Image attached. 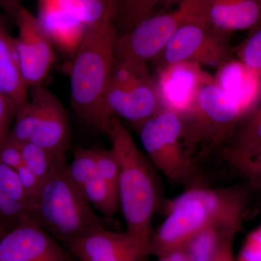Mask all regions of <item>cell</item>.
<instances>
[{"mask_svg":"<svg viewBox=\"0 0 261 261\" xmlns=\"http://www.w3.org/2000/svg\"><path fill=\"white\" fill-rule=\"evenodd\" d=\"M166 217L152 234L149 255L157 257L182 248L212 227L240 230L247 214V199L236 187H189L165 206Z\"/></svg>","mask_w":261,"mask_h":261,"instance_id":"obj_1","label":"cell"},{"mask_svg":"<svg viewBox=\"0 0 261 261\" xmlns=\"http://www.w3.org/2000/svg\"><path fill=\"white\" fill-rule=\"evenodd\" d=\"M104 132L109 137L111 148L119 160L118 201L126 222V231L149 255L153 234L152 219L160 201L155 173L119 118L112 117Z\"/></svg>","mask_w":261,"mask_h":261,"instance_id":"obj_2","label":"cell"},{"mask_svg":"<svg viewBox=\"0 0 261 261\" xmlns=\"http://www.w3.org/2000/svg\"><path fill=\"white\" fill-rule=\"evenodd\" d=\"M118 34L115 21L86 28L70 68L73 111L84 123L102 132L112 118L106 111L105 96L114 63Z\"/></svg>","mask_w":261,"mask_h":261,"instance_id":"obj_3","label":"cell"},{"mask_svg":"<svg viewBox=\"0 0 261 261\" xmlns=\"http://www.w3.org/2000/svg\"><path fill=\"white\" fill-rule=\"evenodd\" d=\"M66 164L56 168L32 201L31 218L65 245L91 231L104 228L82 192L70 181Z\"/></svg>","mask_w":261,"mask_h":261,"instance_id":"obj_4","label":"cell"},{"mask_svg":"<svg viewBox=\"0 0 261 261\" xmlns=\"http://www.w3.org/2000/svg\"><path fill=\"white\" fill-rule=\"evenodd\" d=\"M248 114L214 83L200 89L191 109L181 116L183 140L197 163L227 145Z\"/></svg>","mask_w":261,"mask_h":261,"instance_id":"obj_5","label":"cell"},{"mask_svg":"<svg viewBox=\"0 0 261 261\" xmlns=\"http://www.w3.org/2000/svg\"><path fill=\"white\" fill-rule=\"evenodd\" d=\"M135 129L152 166L166 178L187 188L203 185L197 163L184 143L180 115L162 108Z\"/></svg>","mask_w":261,"mask_h":261,"instance_id":"obj_6","label":"cell"},{"mask_svg":"<svg viewBox=\"0 0 261 261\" xmlns=\"http://www.w3.org/2000/svg\"><path fill=\"white\" fill-rule=\"evenodd\" d=\"M200 19L203 20L200 16V0H180L174 10L156 13L128 32L118 34L114 61L140 69H148L147 64L159 57L183 24Z\"/></svg>","mask_w":261,"mask_h":261,"instance_id":"obj_7","label":"cell"},{"mask_svg":"<svg viewBox=\"0 0 261 261\" xmlns=\"http://www.w3.org/2000/svg\"><path fill=\"white\" fill-rule=\"evenodd\" d=\"M227 35L216 32L204 20L183 24L153 61L157 69L178 62H194L219 68L233 56L226 44Z\"/></svg>","mask_w":261,"mask_h":261,"instance_id":"obj_8","label":"cell"},{"mask_svg":"<svg viewBox=\"0 0 261 261\" xmlns=\"http://www.w3.org/2000/svg\"><path fill=\"white\" fill-rule=\"evenodd\" d=\"M105 106L110 117L123 118L137 128L162 109L155 80L140 72L122 84L110 82Z\"/></svg>","mask_w":261,"mask_h":261,"instance_id":"obj_9","label":"cell"},{"mask_svg":"<svg viewBox=\"0 0 261 261\" xmlns=\"http://www.w3.org/2000/svg\"><path fill=\"white\" fill-rule=\"evenodd\" d=\"M15 20L18 28L15 47L24 82L28 88L42 85L56 61L53 42L37 17L23 7Z\"/></svg>","mask_w":261,"mask_h":261,"instance_id":"obj_10","label":"cell"},{"mask_svg":"<svg viewBox=\"0 0 261 261\" xmlns=\"http://www.w3.org/2000/svg\"><path fill=\"white\" fill-rule=\"evenodd\" d=\"M156 87L162 108L182 116L195 102L200 89L214 76L194 62H178L158 69Z\"/></svg>","mask_w":261,"mask_h":261,"instance_id":"obj_11","label":"cell"},{"mask_svg":"<svg viewBox=\"0 0 261 261\" xmlns=\"http://www.w3.org/2000/svg\"><path fill=\"white\" fill-rule=\"evenodd\" d=\"M0 261H66L63 249L32 221L17 225L0 240Z\"/></svg>","mask_w":261,"mask_h":261,"instance_id":"obj_12","label":"cell"},{"mask_svg":"<svg viewBox=\"0 0 261 261\" xmlns=\"http://www.w3.org/2000/svg\"><path fill=\"white\" fill-rule=\"evenodd\" d=\"M80 261H147L148 253L129 233L98 228L66 245Z\"/></svg>","mask_w":261,"mask_h":261,"instance_id":"obj_13","label":"cell"},{"mask_svg":"<svg viewBox=\"0 0 261 261\" xmlns=\"http://www.w3.org/2000/svg\"><path fill=\"white\" fill-rule=\"evenodd\" d=\"M37 91L42 114L37 129L30 142L42 147L53 159L65 163V156L70 145L69 122L61 102L42 85L33 87Z\"/></svg>","mask_w":261,"mask_h":261,"instance_id":"obj_14","label":"cell"},{"mask_svg":"<svg viewBox=\"0 0 261 261\" xmlns=\"http://www.w3.org/2000/svg\"><path fill=\"white\" fill-rule=\"evenodd\" d=\"M200 13L211 29L228 36L261 24V0H200Z\"/></svg>","mask_w":261,"mask_h":261,"instance_id":"obj_15","label":"cell"},{"mask_svg":"<svg viewBox=\"0 0 261 261\" xmlns=\"http://www.w3.org/2000/svg\"><path fill=\"white\" fill-rule=\"evenodd\" d=\"M214 83L248 115L260 102V77L238 59L232 58L217 68Z\"/></svg>","mask_w":261,"mask_h":261,"instance_id":"obj_16","label":"cell"},{"mask_svg":"<svg viewBox=\"0 0 261 261\" xmlns=\"http://www.w3.org/2000/svg\"><path fill=\"white\" fill-rule=\"evenodd\" d=\"M37 18L53 44L73 56L85 32L83 24L50 0H39Z\"/></svg>","mask_w":261,"mask_h":261,"instance_id":"obj_17","label":"cell"},{"mask_svg":"<svg viewBox=\"0 0 261 261\" xmlns=\"http://www.w3.org/2000/svg\"><path fill=\"white\" fill-rule=\"evenodd\" d=\"M27 92L28 87L20 72L15 38L10 35L0 17V93L16 111L29 100Z\"/></svg>","mask_w":261,"mask_h":261,"instance_id":"obj_18","label":"cell"},{"mask_svg":"<svg viewBox=\"0 0 261 261\" xmlns=\"http://www.w3.org/2000/svg\"><path fill=\"white\" fill-rule=\"evenodd\" d=\"M31 214L32 201L23 191L16 171L0 163V221L14 227L32 221Z\"/></svg>","mask_w":261,"mask_h":261,"instance_id":"obj_19","label":"cell"},{"mask_svg":"<svg viewBox=\"0 0 261 261\" xmlns=\"http://www.w3.org/2000/svg\"><path fill=\"white\" fill-rule=\"evenodd\" d=\"M261 149V100L235 132L229 142L222 147L221 156L244 157Z\"/></svg>","mask_w":261,"mask_h":261,"instance_id":"obj_20","label":"cell"},{"mask_svg":"<svg viewBox=\"0 0 261 261\" xmlns=\"http://www.w3.org/2000/svg\"><path fill=\"white\" fill-rule=\"evenodd\" d=\"M176 0H118L116 28L118 34H124L145 19L172 4Z\"/></svg>","mask_w":261,"mask_h":261,"instance_id":"obj_21","label":"cell"},{"mask_svg":"<svg viewBox=\"0 0 261 261\" xmlns=\"http://www.w3.org/2000/svg\"><path fill=\"white\" fill-rule=\"evenodd\" d=\"M42 114V105L35 89L32 88V98L15 111V122L7 137L19 144L30 142L37 129Z\"/></svg>","mask_w":261,"mask_h":261,"instance_id":"obj_22","label":"cell"},{"mask_svg":"<svg viewBox=\"0 0 261 261\" xmlns=\"http://www.w3.org/2000/svg\"><path fill=\"white\" fill-rule=\"evenodd\" d=\"M80 191L89 205L107 219L113 218L119 208L118 190L98 174L87 181Z\"/></svg>","mask_w":261,"mask_h":261,"instance_id":"obj_23","label":"cell"},{"mask_svg":"<svg viewBox=\"0 0 261 261\" xmlns=\"http://www.w3.org/2000/svg\"><path fill=\"white\" fill-rule=\"evenodd\" d=\"M20 145L24 165L42 182L56 168L65 164V162H59L53 159L45 149L33 142H25Z\"/></svg>","mask_w":261,"mask_h":261,"instance_id":"obj_24","label":"cell"},{"mask_svg":"<svg viewBox=\"0 0 261 261\" xmlns=\"http://www.w3.org/2000/svg\"><path fill=\"white\" fill-rule=\"evenodd\" d=\"M227 230L217 227L207 228L192 239L184 247L188 261H212L221 233ZM239 231V230H238Z\"/></svg>","mask_w":261,"mask_h":261,"instance_id":"obj_25","label":"cell"},{"mask_svg":"<svg viewBox=\"0 0 261 261\" xmlns=\"http://www.w3.org/2000/svg\"><path fill=\"white\" fill-rule=\"evenodd\" d=\"M66 172L70 181L80 190L97 174L94 149H75L72 162L66 166Z\"/></svg>","mask_w":261,"mask_h":261,"instance_id":"obj_26","label":"cell"},{"mask_svg":"<svg viewBox=\"0 0 261 261\" xmlns=\"http://www.w3.org/2000/svg\"><path fill=\"white\" fill-rule=\"evenodd\" d=\"M232 49L238 60L261 78V24L249 31L245 40Z\"/></svg>","mask_w":261,"mask_h":261,"instance_id":"obj_27","label":"cell"},{"mask_svg":"<svg viewBox=\"0 0 261 261\" xmlns=\"http://www.w3.org/2000/svg\"><path fill=\"white\" fill-rule=\"evenodd\" d=\"M223 159L241 173L252 189L261 193V149L250 155Z\"/></svg>","mask_w":261,"mask_h":261,"instance_id":"obj_28","label":"cell"},{"mask_svg":"<svg viewBox=\"0 0 261 261\" xmlns=\"http://www.w3.org/2000/svg\"><path fill=\"white\" fill-rule=\"evenodd\" d=\"M94 153L97 174L118 190L121 167L116 152L112 148L94 149Z\"/></svg>","mask_w":261,"mask_h":261,"instance_id":"obj_29","label":"cell"},{"mask_svg":"<svg viewBox=\"0 0 261 261\" xmlns=\"http://www.w3.org/2000/svg\"><path fill=\"white\" fill-rule=\"evenodd\" d=\"M236 261H261V225L247 234Z\"/></svg>","mask_w":261,"mask_h":261,"instance_id":"obj_30","label":"cell"},{"mask_svg":"<svg viewBox=\"0 0 261 261\" xmlns=\"http://www.w3.org/2000/svg\"><path fill=\"white\" fill-rule=\"evenodd\" d=\"M0 163L17 170L24 164L20 145L6 137L0 144Z\"/></svg>","mask_w":261,"mask_h":261,"instance_id":"obj_31","label":"cell"},{"mask_svg":"<svg viewBox=\"0 0 261 261\" xmlns=\"http://www.w3.org/2000/svg\"><path fill=\"white\" fill-rule=\"evenodd\" d=\"M238 230H227L221 233L212 261H236L233 242Z\"/></svg>","mask_w":261,"mask_h":261,"instance_id":"obj_32","label":"cell"},{"mask_svg":"<svg viewBox=\"0 0 261 261\" xmlns=\"http://www.w3.org/2000/svg\"><path fill=\"white\" fill-rule=\"evenodd\" d=\"M20 180V185L27 197L32 201L37 197L43 182L25 165L15 170Z\"/></svg>","mask_w":261,"mask_h":261,"instance_id":"obj_33","label":"cell"},{"mask_svg":"<svg viewBox=\"0 0 261 261\" xmlns=\"http://www.w3.org/2000/svg\"><path fill=\"white\" fill-rule=\"evenodd\" d=\"M15 109L10 101L0 93V144L10 132V124L15 118Z\"/></svg>","mask_w":261,"mask_h":261,"instance_id":"obj_34","label":"cell"},{"mask_svg":"<svg viewBox=\"0 0 261 261\" xmlns=\"http://www.w3.org/2000/svg\"><path fill=\"white\" fill-rule=\"evenodd\" d=\"M21 8V0H0L1 10L9 18L14 20Z\"/></svg>","mask_w":261,"mask_h":261,"instance_id":"obj_35","label":"cell"},{"mask_svg":"<svg viewBox=\"0 0 261 261\" xmlns=\"http://www.w3.org/2000/svg\"><path fill=\"white\" fill-rule=\"evenodd\" d=\"M158 261H188L186 252L184 247L173 250L158 257Z\"/></svg>","mask_w":261,"mask_h":261,"instance_id":"obj_36","label":"cell"},{"mask_svg":"<svg viewBox=\"0 0 261 261\" xmlns=\"http://www.w3.org/2000/svg\"><path fill=\"white\" fill-rule=\"evenodd\" d=\"M8 225L5 224L3 221H0V240L3 236L8 232Z\"/></svg>","mask_w":261,"mask_h":261,"instance_id":"obj_37","label":"cell"},{"mask_svg":"<svg viewBox=\"0 0 261 261\" xmlns=\"http://www.w3.org/2000/svg\"><path fill=\"white\" fill-rule=\"evenodd\" d=\"M77 261H80V260H77Z\"/></svg>","mask_w":261,"mask_h":261,"instance_id":"obj_38","label":"cell"}]
</instances>
